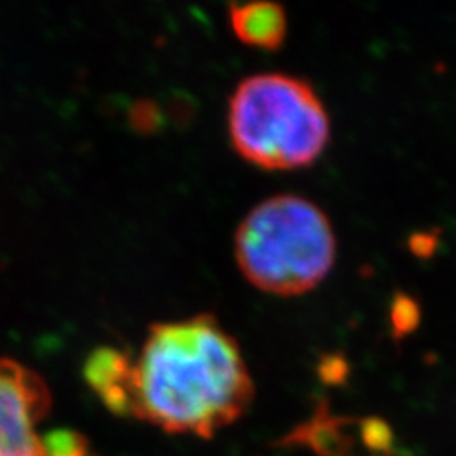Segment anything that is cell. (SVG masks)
Here are the masks:
<instances>
[{"mask_svg": "<svg viewBox=\"0 0 456 456\" xmlns=\"http://www.w3.org/2000/svg\"><path fill=\"white\" fill-rule=\"evenodd\" d=\"M253 397L236 338L213 314H196L149 327L132 360L127 419L211 439L244 417Z\"/></svg>", "mask_w": 456, "mask_h": 456, "instance_id": "6da1fadb", "label": "cell"}, {"mask_svg": "<svg viewBox=\"0 0 456 456\" xmlns=\"http://www.w3.org/2000/svg\"><path fill=\"white\" fill-rule=\"evenodd\" d=\"M236 263L246 280L270 295L312 291L331 273L337 238L322 208L297 194H276L241 219Z\"/></svg>", "mask_w": 456, "mask_h": 456, "instance_id": "7a4b0ae2", "label": "cell"}, {"mask_svg": "<svg viewBox=\"0 0 456 456\" xmlns=\"http://www.w3.org/2000/svg\"><path fill=\"white\" fill-rule=\"evenodd\" d=\"M228 134L244 160L265 169H297L320 159L331 137V122L306 80L259 73L234 88Z\"/></svg>", "mask_w": 456, "mask_h": 456, "instance_id": "3957f363", "label": "cell"}, {"mask_svg": "<svg viewBox=\"0 0 456 456\" xmlns=\"http://www.w3.org/2000/svg\"><path fill=\"white\" fill-rule=\"evenodd\" d=\"M50 409L48 382L35 369L0 358V456H46L38 424Z\"/></svg>", "mask_w": 456, "mask_h": 456, "instance_id": "277c9868", "label": "cell"}, {"mask_svg": "<svg viewBox=\"0 0 456 456\" xmlns=\"http://www.w3.org/2000/svg\"><path fill=\"white\" fill-rule=\"evenodd\" d=\"M84 379L112 415L127 419L130 412L132 358L118 348L94 350L84 363Z\"/></svg>", "mask_w": 456, "mask_h": 456, "instance_id": "5b68a950", "label": "cell"}, {"mask_svg": "<svg viewBox=\"0 0 456 456\" xmlns=\"http://www.w3.org/2000/svg\"><path fill=\"white\" fill-rule=\"evenodd\" d=\"M228 21L232 33L248 46L276 50L288 35V13L276 3L231 4Z\"/></svg>", "mask_w": 456, "mask_h": 456, "instance_id": "8992f818", "label": "cell"}, {"mask_svg": "<svg viewBox=\"0 0 456 456\" xmlns=\"http://www.w3.org/2000/svg\"><path fill=\"white\" fill-rule=\"evenodd\" d=\"M45 439L46 456H99L94 452L92 444L75 430H53Z\"/></svg>", "mask_w": 456, "mask_h": 456, "instance_id": "52a82bcc", "label": "cell"}]
</instances>
